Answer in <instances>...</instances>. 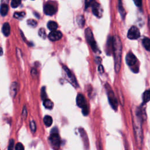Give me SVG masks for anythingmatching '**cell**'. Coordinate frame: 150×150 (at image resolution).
Masks as SVG:
<instances>
[{
    "label": "cell",
    "instance_id": "obj_1",
    "mask_svg": "<svg viewBox=\"0 0 150 150\" xmlns=\"http://www.w3.org/2000/svg\"><path fill=\"white\" fill-rule=\"evenodd\" d=\"M112 49L114 57V69L117 73L120 71L121 62L122 43L120 38L115 35L112 38Z\"/></svg>",
    "mask_w": 150,
    "mask_h": 150
},
{
    "label": "cell",
    "instance_id": "obj_2",
    "mask_svg": "<svg viewBox=\"0 0 150 150\" xmlns=\"http://www.w3.org/2000/svg\"><path fill=\"white\" fill-rule=\"evenodd\" d=\"M126 62L127 64L131 67L132 70L135 73L138 71V60L135 55L129 52L126 56Z\"/></svg>",
    "mask_w": 150,
    "mask_h": 150
},
{
    "label": "cell",
    "instance_id": "obj_3",
    "mask_svg": "<svg viewBox=\"0 0 150 150\" xmlns=\"http://www.w3.org/2000/svg\"><path fill=\"white\" fill-rule=\"evenodd\" d=\"M85 33H86V39H87L88 43L90 44L92 50L96 53H100V51H99V50H98V49L96 43L94 40L92 32L90 30V28H87L85 30Z\"/></svg>",
    "mask_w": 150,
    "mask_h": 150
},
{
    "label": "cell",
    "instance_id": "obj_4",
    "mask_svg": "<svg viewBox=\"0 0 150 150\" xmlns=\"http://www.w3.org/2000/svg\"><path fill=\"white\" fill-rule=\"evenodd\" d=\"M76 103L77 105L82 108L83 114L84 115H87L88 113V108L87 105L86 100L84 96L81 94H79L76 98Z\"/></svg>",
    "mask_w": 150,
    "mask_h": 150
},
{
    "label": "cell",
    "instance_id": "obj_5",
    "mask_svg": "<svg viewBox=\"0 0 150 150\" xmlns=\"http://www.w3.org/2000/svg\"><path fill=\"white\" fill-rule=\"evenodd\" d=\"M140 36V32L137 26H132L128 32L127 37L129 39H137Z\"/></svg>",
    "mask_w": 150,
    "mask_h": 150
},
{
    "label": "cell",
    "instance_id": "obj_6",
    "mask_svg": "<svg viewBox=\"0 0 150 150\" xmlns=\"http://www.w3.org/2000/svg\"><path fill=\"white\" fill-rule=\"evenodd\" d=\"M91 6L92 12L94 13V15L98 18H100L102 16L103 12V9L101 5L99 3L94 1Z\"/></svg>",
    "mask_w": 150,
    "mask_h": 150
},
{
    "label": "cell",
    "instance_id": "obj_7",
    "mask_svg": "<svg viewBox=\"0 0 150 150\" xmlns=\"http://www.w3.org/2000/svg\"><path fill=\"white\" fill-rule=\"evenodd\" d=\"M49 139L51 143L56 146H59L60 144V138L57 132H52Z\"/></svg>",
    "mask_w": 150,
    "mask_h": 150
},
{
    "label": "cell",
    "instance_id": "obj_8",
    "mask_svg": "<svg viewBox=\"0 0 150 150\" xmlns=\"http://www.w3.org/2000/svg\"><path fill=\"white\" fill-rule=\"evenodd\" d=\"M108 100L110 105L113 108V109L116 110L117 109L118 103H117V99L115 98V97L114 96V94L111 90H109V91L108 92Z\"/></svg>",
    "mask_w": 150,
    "mask_h": 150
},
{
    "label": "cell",
    "instance_id": "obj_9",
    "mask_svg": "<svg viewBox=\"0 0 150 150\" xmlns=\"http://www.w3.org/2000/svg\"><path fill=\"white\" fill-rule=\"evenodd\" d=\"M62 37V33L59 30H53L51 31L48 35L49 39L52 41H56L61 39Z\"/></svg>",
    "mask_w": 150,
    "mask_h": 150
},
{
    "label": "cell",
    "instance_id": "obj_10",
    "mask_svg": "<svg viewBox=\"0 0 150 150\" xmlns=\"http://www.w3.org/2000/svg\"><path fill=\"white\" fill-rule=\"evenodd\" d=\"M43 11H44V12L46 15H53V14L55 13V12L56 11V9L53 5L47 4H46L44 6Z\"/></svg>",
    "mask_w": 150,
    "mask_h": 150
},
{
    "label": "cell",
    "instance_id": "obj_11",
    "mask_svg": "<svg viewBox=\"0 0 150 150\" xmlns=\"http://www.w3.org/2000/svg\"><path fill=\"white\" fill-rule=\"evenodd\" d=\"M63 68L64 69L65 72L67 74V76H68L69 79H70V80L71 81V83L74 84V85H76L77 84V81H76V80L75 79V77L73 76V74L71 73V72L70 71V70L66 67L65 66H63Z\"/></svg>",
    "mask_w": 150,
    "mask_h": 150
},
{
    "label": "cell",
    "instance_id": "obj_12",
    "mask_svg": "<svg viewBox=\"0 0 150 150\" xmlns=\"http://www.w3.org/2000/svg\"><path fill=\"white\" fill-rule=\"evenodd\" d=\"M2 31L5 36H8L9 35L10 32H11V28H10L9 24L8 22L4 23L3 24L2 28Z\"/></svg>",
    "mask_w": 150,
    "mask_h": 150
},
{
    "label": "cell",
    "instance_id": "obj_13",
    "mask_svg": "<svg viewBox=\"0 0 150 150\" xmlns=\"http://www.w3.org/2000/svg\"><path fill=\"white\" fill-rule=\"evenodd\" d=\"M18 90V84L16 82L12 83L10 87V94L12 97H15Z\"/></svg>",
    "mask_w": 150,
    "mask_h": 150
},
{
    "label": "cell",
    "instance_id": "obj_14",
    "mask_svg": "<svg viewBox=\"0 0 150 150\" xmlns=\"http://www.w3.org/2000/svg\"><path fill=\"white\" fill-rule=\"evenodd\" d=\"M9 10V7L7 4H2L0 7V13L2 16H5L7 14Z\"/></svg>",
    "mask_w": 150,
    "mask_h": 150
},
{
    "label": "cell",
    "instance_id": "obj_15",
    "mask_svg": "<svg viewBox=\"0 0 150 150\" xmlns=\"http://www.w3.org/2000/svg\"><path fill=\"white\" fill-rule=\"evenodd\" d=\"M47 28L49 30H50L51 31H53V30H56L57 29V28H58V25L57 23L54 22V21H49L47 23Z\"/></svg>",
    "mask_w": 150,
    "mask_h": 150
},
{
    "label": "cell",
    "instance_id": "obj_16",
    "mask_svg": "<svg viewBox=\"0 0 150 150\" xmlns=\"http://www.w3.org/2000/svg\"><path fill=\"white\" fill-rule=\"evenodd\" d=\"M43 122L46 126L50 127L53 122L52 118L50 115H46L43 118Z\"/></svg>",
    "mask_w": 150,
    "mask_h": 150
},
{
    "label": "cell",
    "instance_id": "obj_17",
    "mask_svg": "<svg viewBox=\"0 0 150 150\" xmlns=\"http://www.w3.org/2000/svg\"><path fill=\"white\" fill-rule=\"evenodd\" d=\"M142 44L146 50L150 51V39L145 38L142 40Z\"/></svg>",
    "mask_w": 150,
    "mask_h": 150
},
{
    "label": "cell",
    "instance_id": "obj_18",
    "mask_svg": "<svg viewBox=\"0 0 150 150\" xmlns=\"http://www.w3.org/2000/svg\"><path fill=\"white\" fill-rule=\"evenodd\" d=\"M142 98H143V101L144 103H145L150 100V89L146 90L144 93Z\"/></svg>",
    "mask_w": 150,
    "mask_h": 150
},
{
    "label": "cell",
    "instance_id": "obj_19",
    "mask_svg": "<svg viewBox=\"0 0 150 150\" xmlns=\"http://www.w3.org/2000/svg\"><path fill=\"white\" fill-rule=\"evenodd\" d=\"M43 105L47 109H52L53 107V103L51 100L46 98L43 101Z\"/></svg>",
    "mask_w": 150,
    "mask_h": 150
},
{
    "label": "cell",
    "instance_id": "obj_20",
    "mask_svg": "<svg viewBox=\"0 0 150 150\" xmlns=\"http://www.w3.org/2000/svg\"><path fill=\"white\" fill-rule=\"evenodd\" d=\"M77 22L78 25L80 26H83L84 24V18L83 16L82 15H79L77 17Z\"/></svg>",
    "mask_w": 150,
    "mask_h": 150
},
{
    "label": "cell",
    "instance_id": "obj_21",
    "mask_svg": "<svg viewBox=\"0 0 150 150\" xmlns=\"http://www.w3.org/2000/svg\"><path fill=\"white\" fill-rule=\"evenodd\" d=\"M25 16V13L24 12H15L13 16L16 19H21Z\"/></svg>",
    "mask_w": 150,
    "mask_h": 150
},
{
    "label": "cell",
    "instance_id": "obj_22",
    "mask_svg": "<svg viewBox=\"0 0 150 150\" xmlns=\"http://www.w3.org/2000/svg\"><path fill=\"white\" fill-rule=\"evenodd\" d=\"M27 23L28 25H29L31 27H33V28H35L36 26L37 25V22L33 19H28L27 21Z\"/></svg>",
    "mask_w": 150,
    "mask_h": 150
},
{
    "label": "cell",
    "instance_id": "obj_23",
    "mask_svg": "<svg viewBox=\"0 0 150 150\" xmlns=\"http://www.w3.org/2000/svg\"><path fill=\"white\" fill-rule=\"evenodd\" d=\"M21 3V1L20 0H12L11 1V5L12 8H16L18 7Z\"/></svg>",
    "mask_w": 150,
    "mask_h": 150
},
{
    "label": "cell",
    "instance_id": "obj_24",
    "mask_svg": "<svg viewBox=\"0 0 150 150\" xmlns=\"http://www.w3.org/2000/svg\"><path fill=\"white\" fill-rule=\"evenodd\" d=\"M39 35L42 38H43V39H45L46 36V32H45V29L43 28H40L39 30Z\"/></svg>",
    "mask_w": 150,
    "mask_h": 150
},
{
    "label": "cell",
    "instance_id": "obj_25",
    "mask_svg": "<svg viewBox=\"0 0 150 150\" xmlns=\"http://www.w3.org/2000/svg\"><path fill=\"white\" fill-rule=\"evenodd\" d=\"M13 149H14V140L13 139H11L9 142L8 150H13Z\"/></svg>",
    "mask_w": 150,
    "mask_h": 150
},
{
    "label": "cell",
    "instance_id": "obj_26",
    "mask_svg": "<svg viewBox=\"0 0 150 150\" xmlns=\"http://www.w3.org/2000/svg\"><path fill=\"white\" fill-rule=\"evenodd\" d=\"M40 96L42 100H45L46 99V91H45V87H43L42 88L41 90V93H40Z\"/></svg>",
    "mask_w": 150,
    "mask_h": 150
},
{
    "label": "cell",
    "instance_id": "obj_27",
    "mask_svg": "<svg viewBox=\"0 0 150 150\" xmlns=\"http://www.w3.org/2000/svg\"><path fill=\"white\" fill-rule=\"evenodd\" d=\"M30 127L31 129V131L32 132H35L36 129V124L34 121H31L30 122Z\"/></svg>",
    "mask_w": 150,
    "mask_h": 150
},
{
    "label": "cell",
    "instance_id": "obj_28",
    "mask_svg": "<svg viewBox=\"0 0 150 150\" xmlns=\"http://www.w3.org/2000/svg\"><path fill=\"white\" fill-rule=\"evenodd\" d=\"M15 150H24V146L21 142H18L15 146Z\"/></svg>",
    "mask_w": 150,
    "mask_h": 150
},
{
    "label": "cell",
    "instance_id": "obj_29",
    "mask_svg": "<svg viewBox=\"0 0 150 150\" xmlns=\"http://www.w3.org/2000/svg\"><path fill=\"white\" fill-rule=\"evenodd\" d=\"M119 12H120V13H121L122 17L123 18V17L125 16V11H124V8H122L121 4L119 5Z\"/></svg>",
    "mask_w": 150,
    "mask_h": 150
},
{
    "label": "cell",
    "instance_id": "obj_30",
    "mask_svg": "<svg viewBox=\"0 0 150 150\" xmlns=\"http://www.w3.org/2000/svg\"><path fill=\"white\" fill-rule=\"evenodd\" d=\"M27 115V110L26 109V107H24L22 110V117L25 118Z\"/></svg>",
    "mask_w": 150,
    "mask_h": 150
},
{
    "label": "cell",
    "instance_id": "obj_31",
    "mask_svg": "<svg viewBox=\"0 0 150 150\" xmlns=\"http://www.w3.org/2000/svg\"><path fill=\"white\" fill-rule=\"evenodd\" d=\"M93 2L94 1H86V8H88L90 5H92Z\"/></svg>",
    "mask_w": 150,
    "mask_h": 150
},
{
    "label": "cell",
    "instance_id": "obj_32",
    "mask_svg": "<svg viewBox=\"0 0 150 150\" xmlns=\"http://www.w3.org/2000/svg\"><path fill=\"white\" fill-rule=\"evenodd\" d=\"M134 3L135 4V5L137 6H140L141 5V4H142V1H134Z\"/></svg>",
    "mask_w": 150,
    "mask_h": 150
},
{
    "label": "cell",
    "instance_id": "obj_33",
    "mask_svg": "<svg viewBox=\"0 0 150 150\" xmlns=\"http://www.w3.org/2000/svg\"><path fill=\"white\" fill-rule=\"evenodd\" d=\"M98 70H99V71L101 72V73L103 72V66H102L101 65H100V66H99V67H98Z\"/></svg>",
    "mask_w": 150,
    "mask_h": 150
},
{
    "label": "cell",
    "instance_id": "obj_34",
    "mask_svg": "<svg viewBox=\"0 0 150 150\" xmlns=\"http://www.w3.org/2000/svg\"><path fill=\"white\" fill-rule=\"evenodd\" d=\"M3 54V50H2V48L0 47V56H2Z\"/></svg>",
    "mask_w": 150,
    "mask_h": 150
}]
</instances>
